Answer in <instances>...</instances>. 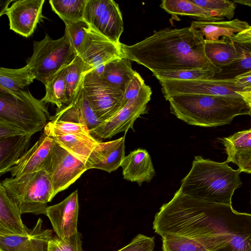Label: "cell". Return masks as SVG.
I'll return each instance as SVG.
<instances>
[{
	"label": "cell",
	"mask_w": 251,
	"mask_h": 251,
	"mask_svg": "<svg viewBox=\"0 0 251 251\" xmlns=\"http://www.w3.org/2000/svg\"><path fill=\"white\" fill-rule=\"evenodd\" d=\"M123 57L149 69L153 74L203 69L219 73L207 58L204 41L190 27L166 28L132 45L121 43Z\"/></svg>",
	"instance_id": "1"
},
{
	"label": "cell",
	"mask_w": 251,
	"mask_h": 251,
	"mask_svg": "<svg viewBox=\"0 0 251 251\" xmlns=\"http://www.w3.org/2000/svg\"><path fill=\"white\" fill-rule=\"evenodd\" d=\"M165 99L176 118L189 125L203 127L229 124L236 116L249 115L251 110L241 96L181 94Z\"/></svg>",
	"instance_id": "2"
},
{
	"label": "cell",
	"mask_w": 251,
	"mask_h": 251,
	"mask_svg": "<svg viewBox=\"0 0 251 251\" xmlns=\"http://www.w3.org/2000/svg\"><path fill=\"white\" fill-rule=\"evenodd\" d=\"M228 164L226 160L219 162L196 156L189 172L181 181L179 189L195 198L231 205L234 192L242 182L241 172Z\"/></svg>",
	"instance_id": "3"
},
{
	"label": "cell",
	"mask_w": 251,
	"mask_h": 251,
	"mask_svg": "<svg viewBox=\"0 0 251 251\" xmlns=\"http://www.w3.org/2000/svg\"><path fill=\"white\" fill-rule=\"evenodd\" d=\"M0 184L21 214H46L48 203L52 200L51 180L43 170L6 178Z\"/></svg>",
	"instance_id": "4"
},
{
	"label": "cell",
	"mask_w": 251,
	"mask_h": 251,
	"mask_svg": "<svg viewBox=\"0 0 251 251\" xmlns=\"http://www.w3.org/2000/svg\"><path fill=\"white\" fill-rule=\"evenodd\" d=\"M50 117L45 103L28 90L0 92V120L14 125L26 134L33 135L44 129Z\"/></svg>",
	"instance_id": "5"
},
{
	"label": "cell",
	"mask_w": 251,
	"mask_h": 251,
	"mask_svg": "<svg viewBox=\"0 0 251 251\" xmlns=\"http://www.w3.org/2000/svg\"><path fill=\"white\" fill-rule=\"evenodd\" d=\"M77 56L67 37L64 35L53 39L48 34L34 41L33 53L26 61L37 79L44 84L62 68L70 65Z\"/></svg>",
	"instance_id": "6"
},
{
	"label": "cell",
	"mask_w": 251,
	"mask_h": 251,
	"mask_svg": "<svg viewBox=\"0 0 251 251\" xmlns=\"http://www.w3.org/2000/svg\"><path fill=\"white\" fill-rule=\"evenodd\" d=\"M52 186V199L74 183L86 171L85 164L54 141L42 166Z\"/></svg>",
	"instance_id": "7"
},
{
	"label": "cell",
	"mask_w": 251,
	"mask_h": 251,
	"mask_svg": "<svg viewBox=\"0 0 251 251\" xmlns=\"http://www.w3.org/2000/svg\"><path fill=\"white\" fill-rule=\"evenodd\" d=\"M82 85L91 107L101 123L112 117L124 106V93L106 82L95 70L85 73Z\"/></svg>",
	"instance_id": "8"
},
{
	"label": "cell",
	"mask_w": 251,
	"mask_h": 251,
	"mask_svg": "<svg viewBox=\"0 0 251 251\" xmlns=\"http://www.w3.org/2000/svg\"><path fill=\"white\" fill-rule=\"evenodd\" d=\"M90 27L118 45L124 30L119 4L112 0H87L83 16Z\"/></svg>",
	"instance_id": "9"
},
{
	"label": "cell",
	"mask_w": 251,
	"mask_h": 251,
	"mask_svg": "<svg viewBox=\"0 0 251 251\" xmlns=\"http://www.w3.org/2000/svg\"><path fill=\"white\" fill-rule=\"evenodd\" d=\"M151 94V87L145 84L135 99L129 101L112 117L89 130L90 134L95 138L107 139L126 131L139 117L147 112Z\"/></svg>",
	"instance_id": "10"
},
{
	"label": "cell",
	"mask_w": 251,
	"mask_h": 251,
	"mask_svg": "<svg viewBox=\"0 0 251 251\" xmlns=\"http://www.w3.org/2000/svg\"><path fill=\"white\" fill-rule=\"evenodd\" d=\"M120 45L112 42L90 27L78 55L89 67L90 71L95 70L101 75L106 64L123 57Z\"/></svg>",
	"instance_id": "11"
},
{
	"label": "cell",
	"mask_w": 251,
	"mask_h": 251,
	"mask_svg": "<svg viewBox=\"0 0 251 251\" xmlns=\"http://www.w3.org/2000/svg\"><path fill=\"white\" fill-rule=\"evenodd\" d=\"M165 98L181 94L241 97L235 87L222 84L216 78L210 79L180 80L167 79L159 81Z\"/></svg>",
	"instance_id": "12"
},
{
	"label": "cell",
	"mask_w": 251,
	"mask_h": 251,
	"mask_svg": "<svg viewBox=\"0 0 251 251\" xmlns=\"http://www.w3.org/2000/svg\"><path fill=\"white\" fill-rule=\"evenodd\" d=\"M78 211V191L75 190L61 202L48 206L45 215L56 236L64 239L77 232Z\"/></svg>",
	"instance_id": "13"
},
{
	"label": "cell",
	"mask_w": 251,
	"mask_h": 251,
	"mask_svg": "<svg viewBox=\"0 0 251 251\" xmlns=\"http://www.w3.org/2000/svg\"><path fill=\"white\" fill-rule=\"evenodd\" d=\"M44 2L45 0L15 1L5 12L10 29L25 37L31 35L42 17Z\"/></svg>",
	"instance_id": "14"
},
{
	"label": "cell",
	"mask_w": 251,
	"mask_h": 251,
	"mask_svg": "<svg viewBox=\"0 0 251 251\" xmlns=\"http://www.w3.org/2000/svg\"><path fill=\"white\" fill-rule=\"evenodd\" d=\"M42 223L39 218L25 235H0V251H49L54 236L52 230L43 228Z\"/></svg>",
	"instance_id": "15"
},
{
	"label": "cell",
	"mask_w": 251,
	"mask_h": 251,
	"mask_svg": "<svg viewBox=\"0 0 251 251\" xmlns=\"http://www.w3.org/2000/svg\"><path fill=\"white\" fill-rule=\"evenodd\" d=\"M50 120L82 124L86 126L89 130L101 123L91 107L84 90L82 80L72 100L61 108L57 109L55 115L51 117Z\"/></svg>",
	"instance_id": "16"
},
{
	"label": "cell",
	"mask_w": 251,
	"mask_h": 251,
	"mask_svg": "<svg viewBox=\"0 0 251 251\" xmlns=\"http://www.w3.org/2000/svg\"><path fill=\"white\" fill-rule=\"evenodd\" d=\"M125 136L113 141H99L86 160L87 170L98 169L108 173L116 171L125 156Z\"/></svg>",
	"instance_id": "17"
},
{
	"label": "cell",
	"mask_w": 251,
	"mask_h": 251,
	"mask_svg": "<svg viewBox=\"0 0 251 251\" xmlns=\"http://www.w3.org/2000/svg\"><path fill=\"white\" fill-rule=\"evenodd\" d=\"M54 140L44 133L42 134L34 145L24 153L9 170L12 177L34 173L42 170Z\"/></svg>",
	"instance_id": "18"
},
{
	"label": "cell",
	"mask_w": 251,
	"mask_h": 251,
	"mask_svg": "<svg viewBox=\"0 0 251 251\" xmlns=\"http://www.w3.org/2000/svg\"><path fill=\"white\" fill-rule=\"evenodd\" d=\"M121 167L124 179L139 185L149 182L155 176L151 157L145 149H137L124 158Z\"/></svg>",
	"instance_id": "19"
},
{
	"label": "cell",
	"mask_w": 251,
	"mask_h": 251,
	"mask_svg": "<svg viewBox=\"0 0 251 251\" xmlns=\"http://www.w3.org/2000/svg\"><path fill=\"white\" fill-rule=\"evenodd\" d=\"M250 26L247 22L235 19L228 21H194L189 27L204 41H216L220 37L231 38Z\"/></svg>",
	"instance_id": "20"
},
{
	"label": "cell",
	"mask_w": 251,
	"mask_h": 251,
	"mask_svg": "<svg viewBox=\"0 0 251 251\" xmlns=\"http://www.w3.org/2000/svg\"><path fill=\"white\" fill-rule=\"evenodd\" d=\"M18 207L0 184V235H25L28 229L23 223Z\"/></svg>",
	"instance_id": "21"
},
{
	"label": "cell",
	"mask_w": 251,
	"mask_h": 251,
	"mask_svg": "<svg viewBox=\"0 0 251 251\" xmlns=\"http://www.w3.org/2000/svg\"><path fill=\"white\" fill-rule=\"evenodd\" d=\"M220 139L224 145L228 163L232 162L241 169L251 160V128Z\"/></svg>",
	"instance_id": "22"
},
{
	"label": "cell",
	"mask_w": 251,
	"mask_h": 251,
	"mask_svg": "<svg viewBox=\"0 0 251 251\" xmlns=\"http://www.w3.org/2000/svg\"><path fill=\"white\" fill-rule=\"evenodd\" d=\"M32 135L0 139V175L8 172L27 151Z\"/></svg>",
	"instance_id": "23"
},
{
	"label": "cell",
	"mask_w": 251,
	"mask_h": 251,
	"mask_svg": "<svg viewBox=\"0 0 251 251\" xmlns=\"http://www.w3.org/2000/svg\"><path fill=\"white\" fill-rule=\"evenodd\" d=\"M204 51L211 63L220 70L239 58L233 41L228 37L216 41H204Z\"/></svg>",
	"instance_id": "24"
},
{
	"label": "cell",
	"mask_w": 251,
	"mask_h": 251,
	"mask_svg": "<svg viewBox=\"0 0 251 251\" xmlns=\"http://www.w3.org/2000/svg\"><path fill=\"white\" fill-rule=\"evenodd\" d=\"M136 73L132 68L131 61L123 57L106 64L100 76L108 84L124 93L126 85Z\"/></svg>",
	"instance_id": "25"
},
{
	"label": "cell",
	"mask_w": 251,
	"mask_h": 251,
	"mask_svg": "<svg viewBox=\"0 0 251 251\" xmlns=\"http://www.w3.org/2000/svg\"><path fill=\"white\" fill-rule=\"evenodd\" d=\"M35 79L30 67L26 64L19 69L0 68V92L14 93L23 91Z\"/></svg>",
	"instance_id": "26"
},
{
	"label": "cell",
	"mask_w": 251,
	"mask_h": 251,
	"mask_svg": "<svg viewBox=\"0 0 251 251\" xmlns=\"http://www.w3.org/2000/svg\"><path fill=\"white\" fill-rule=\"evenodd\" d=\"M52 138L85 164L93 149L99 142L91 135L68 134Z\"/></svg>",
	"instance_id": "27"
},
{
	"label": "cell",
	"mask_w": 251,
	"mask_h": 251,
	"mask_svg": "<svg viewBox=\"0 0 251 251\" xmlns=\"http://www.w3.org/2000/svg\"><path fill=\"white\" fill-rule=\"evenodd\" d=\"M160 6L172 15L196 17L199 20L217 22L224 19L195 4L191 0H163Z\"/></svg>",
	"instance_id": "28"
},
{
	"label": "cell",
	"mask_w": 251,
	"mask_h": 251,
	"mask_svg": "<svg viewBox=\"0 0 251 251\" xmlns=\"http://www.w3.org/2000/svg\"><path fill=\"white\" fill-rule=\"evenodd\" d=\"M67 66L58 71L44 84L46 94L41 100L45 103L49 102L56 105L57 109L61 108L69 102L65 80Z\"/></svg>",
	"instance_id": "29"
},
{
	"label": "cell",
	"mask_w": 251,
	"mask_h": 251,
	"mask_svg": "<svg viewBox=\"0 0 251 251\" xmlns=\"http://www.w3.org/2000/svg\"><path fill=\"white\" fill-rule=\"evenodd\" d=\"M239 58L232 64L221 68L214 78L231 79L243 73L251 70V42L238 43L233 42Z\"/></svg>",
	"instance_id": "30"
},
{
	"label": "cell",
	"mask_w": 251,
	"mask_h": 251,
	"mask_svg": "<svg viewBox=\"0 0 251 251\" xmlns=\"http://www.w3.org/2000/svg\"><path fill=\"white\" fill-rule=\"evenodd\" d=\"M87 0H50L51 9L64 21L83 20Z\"/></svg>",
	"instance_id": "31"
},
{
	"label": "cell",
	"mask_w": 251,
	"mask_h": 251,
	"mask_svg": "<svg viewBox=\"0 0 251 251\" xmlns=\"http://www.w3.org/2000/svg\"><path fill=\"white\" fill-rule=\"evenodd\" d=\"M89 71V67L78 55L67 66L65 80L68 103L75 96L84 75Z\"/></svg>",
	"instance_id": "32"
},
{
	"label": "cell",
	"mask_w": 251,
	"mask_h": 251,
	"mask_svg": "<svg viewBox=\"0 0 251 251\" xmlns=\"http://www.w3.org/2000/svg\"><path fill=\"white\" fill-rule=\"evenodd\" d=\"M44 131L45 134L51 138L68 134L91 135L84 125L60 120H50Z\"/></svg>",
	"instance_id": "33"
},
{
	"label": "cell",
	"mask_w": 251,
	"mask_h": 251,
	"mask_svg": "<svg viewBox=\"0 0 251 251\" xmlns=\"http://www.w3.org/2000/svg\"><path fill=\"white\" fill-rule=\"evenodd\" d=\"M216 74L215 71L211 70L194 69L160 72L153 75L159 81L167 79L194 80L212 79L214 77Z\"/></svg>",
	"instance_id": "34"
},
{
	"label": "cell",
	"mask_w": 251,
	"mask_h": 251,
	"mask_svg": "<svg viewBox=\"0 0 251 251\" xmlns=\"http://www.w3.org/2000/svg\"><path fill=\"white\" fill-rule=\"evenodd\" d=\"M63 22L65 25L64 35L78 55L90 27L83 20Z\"/></svg>",
	"instance_id": "35"
},
{
	"label": "cell",
	"mask_w": 251,
	"mask_h": 251,
	"mask_svg": "<svg viewBox=\"0 0 251 251\" xmlns=\"http://www.w3.org/2000/svg\"><path fill=\"white\" fill-rule=\"evenodd\" d=\"M195 4L216 15L228 19L235 13L236 4L233 1L227 0H191Z\"/></svg>",
	"instance_id": "36"
},
{
	"label": "cell",
	"mask_w": 251,
	"mask_h": 251,
	"mask_svg": "<svg viewBox=\"0 0 251 251\" xmlns=\"http://www.w3.org/2000/svg\"><path fill=\"white\" fill-rule=\"evenodd\" d=\"M81 237L78 231L64 239L54 236L50 242L49 251H83Z\"/></svg>",
	"instance_id": "37"
},
{
	"label": "cell",
	"mask_w": 251,
	"mask_h": 251,
	"mask_svg": "<svg viewBox=\"0 0 251 251\" xmlns=\"http://www.w3.org/2000/svg\"><path fill=\"white\" fill-rule=\"evenodd\" d=\"M154 238L139 234L126 246L117 251H153Z\"/></svg>",
	"instance_id": "38"
},
{
	"label": "cell",
	"mask_w": 251,
	"mask_h": 251,
	"mask_svg": "<svg viewBox=\"0 0 251 251\" xmlns=\"http://www.w3.org/2000/svg\"><path fill=\"white\" fill-rule=\"evenodd\" d=\"M144 80L136 72L133 77L126 86L123 96V105L135 99L145 84Z\"/></svg>",
	"instance_id": "39"
},
{
	"label": "cell",
	"mask_w": 251,
	"mask_h": 251,
	"mask_svg": "<svg viewBox=\"0 0 251 251\" xmlns=\"http://www.w3.org/2000/svg\"><path fill=\"white\" fill-rule=\"evenodd\" d=\"M225 85L238 89L240 91L251 87V70L238 75L233 78L227 79H218Z\"/></svg>",
	"instance_id": "40"
},
{
	"label": "cell",
	"mask_w": 251,
	"mask_h": 251,
	"mask_svg": "<svg viewBox=\"0 0 251 251\" xmlns=\"http://www.w3.org/2000/svg\"><path fill=\"white\" fill-rule=\"evenodd\" d=\"M26 134L14 125L4 120H0V139Z\"/></svg>",
	"instance_id": "41"
},
{
	"label": "cell",
	"mask_w": 251,
	"mask_h": 251,
	"mask_svg": "<svg viewBox=\"0 0 251 251\" xmlns=\"http://www.w3.org/2000/svg\"><path fill=\"white\" fill-rule=\"evenodd\" d=\"M233 42L238 43L251 42V26L231 38Z\"/></svg>",
	"instance_id": "42"
},
{
	"label": "cell",
	"mask_w": 251,
	"mask_h": 251,
	"mask_svg": "<svg viewBox=\"0 0 251 251\" xmlns=\"http://www.w3.org/2000/svg\"><path fill=\"white\" fill-rule=\"evenodd\" d=\"M251 108V87L237 92Z\"/></svg>",
	"instance_id": "43"
},
{
	"label": "cell",
	"mask_w": 251,
	"mask_h": 251,
	"mask_svg": "<svg viewBox=\"0 0 251 251\" xmlns=\"http://www.w3.org/2000/svg\"><path fill=\"white\" fill-rule=\"evenodd\" d=\"M238 170L241 172L251 174V160L243 168Z\"/></svg>",
	"instance_id": "44"
},
{
	"label": "cell",
	"mask_w": 251,
	"mask_h": 251,
	"mask_svg": "<svg viewBox=\"0 0 251 251\" xmlns=\"http://www.w3.org/2000/svg\"><path fill=\"white\" fill-rule=\"evenodd\" d=\"M12 0H4V4H3L2 6L0 8V16H2L3 14H5V12L6 10L7 9L8 6L10 2H11Z\"/></svg>",
	"instance_id": "45"
},
{
	"label": "cell",
	"mask_w": 251,
	"mask_h": 251,
	"mask_svg": "<svg viewBox=\"0 0 251 251\" xmlns=\"http://www.w3.org/2000/svg\"><path fill=\"white\" fill-rule=\"evenodd\" d=\"M233 1L235 3H238L251 7V0H234Z\"/></svg>",
	"instance_id": "46"
},
{
	"label": "cell",
	"mask_w": 251,
	"mask_h": 251,
	"mask_svg": "<svg viewBox=\"0 0 251 251\" xmlns=\"http://www.w3.org/2000/svg\"><path fill=\"white\" fill-rule=\"evenodd\" d=\"M249 115L250 116V117L251 118V110H250V113H249Z\"/></svg>",
	"instance_id": "47"
}]
</instances>
